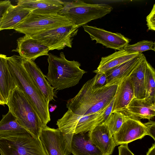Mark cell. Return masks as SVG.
I'll use <instances>...</instances> for the list:
<instances>
[{
  "label": "cell",
  "mask_w": 155,
  "mask_h": 155,
  "mask_svg": "<svg viewBox=\"0 0 155 155\" xmlns=\"http://www.w3.org/2000/svg\"><path fill=\"white\" fill-rule=\"evenodd\" d=\"M94 78L87 81L74 97L66 104L68 110L81 115L94 114L106 108L115 96L118 85L94 90Z\"/></svg>",
  "instance_id": "obj_1"
},
{
  "label": "cell",
  "mask_w": 155,
  "mask_h": 155,
  "mask_svg": "<svg viewBox=\"0 0 155 155\" xmlns=\"http://www.w3.org/2000/svg\"><path fill=\"white\" fill-rule=\"evenodd\" d=\"M22 58L14 55L7 58L9 70L17 85L31 104L43 123L50 121L49 102L33 83L24 68Z\"/></svg>",
  "instance_id": "obj_2"
},
{
  "label": "cell",
  "mask_w": 155,
  "mask_h": 155,
  "mask_svg": "<svg viewBox=\"0 0 155 155\" xmlns=\"http://www.w3.org/2000/svg\"><path fill=\"white\" fill-rule=\"evenodd\" d=\"M48 72L45 77L50 84L60 90L77 85L86 72L80 68L81 64L67 60L63 52L59 56L49 53Z\"/></svg>",
  "instance_id": "obj_3"
},
{
  "label": "cell",
  "mask_w": 155,
  "mask_h": 155,
  "mask_svg": "<svg viewBox=\"0 0 155 155\" xmlns=\"http://www.w3.org/2000/svg\"><path fill=\"white\" fill-rule=\"evenodd\" d=\"M6 105L9 111L31 135L39 139L45 125L23 91L17 85L11 91Z\"/></svg>",
  "instance_id": "obj_4"
},
{
  "label": "cell",
  "mask_w": 155,
  "mask_h": 155,
  "mask_svg": "<svg viewBox=\"0 0 155 155\" xmlns=\"http://www.w3.org/2000/svg\"><path fill=\"white\" fill-rule=\"evenodd\" d=\"M63 2V9L58 14L79 28L102 18L113 10L111 6L105 4H91L79 0Z\"/></svg>",
  "instance_id": "obj_5"
},
{
  "label": "cell",
  "mask_w": 155,
  "mask_h": 155,
  "mask_svg": "<svg viewBox=\"0 0 155 155\" xmlns=\"http://www.w3.org/2000/svg\"><path fill=\"white\" fill-rule=\"evenodd\" d=\"M73 24L58 14H41L31 12L14 28L25 35H30L41 31Z\"/></svg>",
  "instance_id": "obj_6"
},
{
  "label": "cell",
  "mask_w": 155,
  "mask_h": 155,
  "mask_svg": "<svg viewBox=\"0 0 155 155\" xmlns=\"http://www.w3.org/2000/svg\"><path fill=\"white\" fill-rule=\"evenodd\" d=\"M1 155H47L39 139L30 134L19 137H0Z\"/></svg>",
  "instance_id": "obj_7"
},
{
  "label": "cell",
  "mask_w": 155,
  "mask_h": 155,
  "mask_svg": "<svg viewBox=\"0 0 155 155\" xmlns=\"http://www.w3.org/2000/svg\"><path fill=\"white\" fill-rule=\"evenodd\" d=\"M106 108L98 112L87 115H77L68 110L61 118L57 120L58 129L67 134L88 132L103 123L102 115Z\"/></svg>",
  "instance_id": "obj_8"
},
{
  "label": "cell",
  "mask_w": 155,
  "mask_h": 155,
  "mask_svg": "<svg viewBox=\"0 0 155 155\" xmlns=\"http://www.w3.org/2000/svg\"><path fill=\"white\" fill-rule=\"evenodd\" d=\"M79 27L72 24L44 30L28 35L47 46L49 50H60L66 47L72 48L73 38Z\"/></svg>",
  "instance_id": "obj_9"
},
{
  "label": "cell",
  "mask_w": 155,
  "mask_h": 155,
  "mask_svg": "<svg viewBox=\"0 0 155 155\" xmlns=\"http://www.w3.org/2000/svg\"><path fill=\"white\" fill-rule=\"evenodd\" d=\"M73 134H65L46 125L43 127L39 139L47 155H69Z\"/></svg>",
  "instance_id": "obj_10"
},
{
  "label": "cell",
  "mask_w": 155,
  "mask_h": 155,
  "mask_svg": "<svg viewBox=\"0 0 155 155\" xmlns=\"http://www.w3.org/2000/svg\"><path fill=\"white\" fill-rule=\"evenodd\" d=\"M82 26L92 40H95L96 44H101L107 48L119 51L123 49L131 41L120 33H113L86 25Z\"/></svg>",
  "instance_id": "obj_11"
},
{
  "label": "cell",
  "mask_w": 155,
  "mask_h": 155,
  "mask_svg": "<svg viewBox=\"0 0 155 155\" xmlns=\"http://www.w3.org/2000/svg\"><path fill=\"white\" fill-rule=\"evenodd\" d=\"M147 135V127L140 120L128 116L119 129L113 136L116 146L127 144Z\"/></svg>",
  "instance_id": "obj_12"
},
{
  "label": "cell",
  "mask_w": 155,
  "mask_h": 155,
  "mask_svg": "<svg viewBox=\"0 0 155 155\" xmlns=\"http://www.w3.org/2000/svg\"><path fill=\"white\" fill-rule=\"evenodd\" d=\"M17 46L12 51L18 53L22 58L33 61L37 58L48 55V47L31 36L25 35L18 38Z\"/></svg>",
  "instance_id": "obj_13"
},
{
  "label": "cell",
  "mask_w": 155,
  "mask_h": 155,
  "mask_svg": "<svg viewBox=\"0 0 155 155\" xmlns=\"http://www.w3.org/2000/svg\"><path fill=\"white\" fill-rule=\"evenodd\" d=\"M22 64L32 81L49 102L54 100V88L41 69L32 61L22 58Z\"/></svg>",
  "instance_id": "obj_14"
},
{
  "label": "cell",
  "mask_w": 155,
  "mask_h": 155,
  "mask_svg": "<svg viewBox=\"0 0 155 155\" xmlns=\"http://www.w3.org/2000/svg\"><path fill=\"white\" fill-rule=\"evenodd\" d=\"M91 142L104 155H111L116 146L113 136L107 125L102 124L88 131Z\"/></svg>",
  "instance_id": "obj_15"
},
{
  "label": "cell",
  "mask_w": 155,
  "mask_h": 155,
  "mask_svg": "<svg viewBox=\"0 0 155 155\" xmlns=\"http://www.w3.org/2000/svg\"><path fill=\"white\" fill-rule=\"evenodd\" d=\"M117 111L139 120L141 119L150 120L155 115V103L145 98H134L126 107Z\"/></svg>",
  "instance_id": "obj_16"
},
{
  "label": "cell",
  "mask_w": 155,
  "mask_h": 155,
  "mask_svg": "<svg viewBox=\"0 0 155 155\" xmlns=\"http://www.w3.org/2000/svg\"><path fill=\"white\" fill-rule=\"evenodd\" d=\"M143 55L141 53L132 59L105 72L107 80L106 86L118 85L129 77L139 63Z\"/></svg>",
  "instance_id": "obj_17"
},
{
  "label": "cell",
  "mask_w": 155,
  "mask_h": 155,
  "mask_svg": "<svg viewBox=\"0 0 155 155\" xmlns=\"http://www.w3.org/2000/svg\"><path fill=\"white\" fill-rule=\"evenodd\" d=\"M64 2L60 0H19L17 4L32 12L41 14H58Z\"/></svg>",
  "instance_id": "obj_18"
},
{
  "label": "cell",
  "mask_w": 155,
  "mask_h": 155,
  "mask_svg": "<svg viewBox=\"0 0 155 155\" xmlns=\"http://www.w3.org/2000/svg\"><path fill=\"white\" fill-rule=\"evenodd\" d=\"M71 150L73 155H104L91 142L88 132L73 134Z\"/></svg>",
  "instance_id": "obj_19"
},
{
  "label": "cell",
  "mask_w": 155,
  "mask_h": 155,
  "mask_svg": "<svg viewBox=\"0 0 155 155\" xmlns=\"http://www.w3.org/2000/svg\"><path fill=\"white\" fill-rule=\"evenodd\" d=\"M140 53L129 52L124 49L116 51L112 54L102 57L98 67L93 72L96 74L105 73L132 59Z\"/></svg>",
  "instance_id": "obj_20"
},
{
  "label": "cell",
  "mask_w": 155,
  "mask_h": 155,
  "mask_svg": "<svg viewBox=\"0 0 155 155\" xmlns=\"http://www.w3.org/2000/svg\"><path fill=\"white\" fill-rule=\"evenodd\" d=\"M30 134L18 122L10 111L2 115L0 121V137H7L24 136Z\"/></svg>",
  "instance_id": "obj_21"
},
{
  "label": "cell",
  "mask_w": 155,
  "mask_h": 155,
  "mask_svg": "<svg viewBox=\"0 0 155 155\" xmlns=\"http://www.w3.org/2000/svg\"><path fill=\"white\" fill-rule=\"evenodd\" d=\"M147 62L143 54L139 63L129 77L136 98L144 99L146 97L145 75Z\"/></svg>",
  "instance_id": "obj_22"
},
{
  "label": "cell",
  "mask_w": 155,
  "mask_h": 155,
  "mask_svg": "<svg viewBox=\"0 0 155 155\" xmlns=\"http://www.w3.org/2000/svg\"><path fill=\"white\" fill-rule=\"evenodd\" d=\"M134 98L133 86L128 77L118 85L112 112L125 108Z\"/></svg>",
  "instance_id": "obj_23"
},
{
  "label": "cell",
  "mask_w": 155,
  "mask_h": 155,
  "mask_svg": "<svg viewBox=\"0 0 155 155\" xmlns=\"http://www.w3.org/2000/svg\"><path fill=\"white\" fill-rule=\"evenodd\" d=\"M31 12L17 4L12 5L4 15L0 25V31L14 28Z\"/></svg>",
  "instance_id": "obj_24"
},
{
  "label": "cell",
  "mask_w": 155,
  "mask_h": 155,
  "mask_svg": "<svg viewBox=\"0 0 155 155\" xmlns=\"http://www.w3.org/2000/svg\"><path fill=\"white\" fill-rule=\"evenodd\" d=\"M7 58L0 54V92L7 102L11 91L17 85L8 69Z\"/></svg>",
  "instance_id": "obj_25"
},
{
  "label": "cell",
  "mask_w": 155,
  "mask_h": 155,
  "mask_svg": "<svg viewBox=\"0 0 155 155\" xmlns=\"http://www.w3.org/2000/svg\"><path fill=\"white\" fill-rule=\"evenodd\" d=\"M145 98L155 103V71L147 62L145 75Z\"/></svg>",
  "instance_id": "obj_26"
},
{
  "label": "cell",
  "mask_w": 155,
  "mask_h": 155,
  "mask_svg": "<svg viewBox=\"0 0 155 155\" xmlns=\"http://www.w3.org/2000/svg\"><path fill=\"white\" fill-rule=\"evenodd\" d=\"M127 117V116L120 112L114 111L111 113L104 124L107 125L111 134L113 136L118 130Z\"/></svg>",
  "instance_id": "obj_27"
},
{
  "label": "cell",
  "mask_w": 155,
  "mask_h": 155,
  "mask_svg": "<svg viewBox=\"0 0 155 155\" xmlns=\"http://www.w3.org/2000/svg\"><path fill=\"white\" fill-rule=\"evenodd\" d=\"M123 49L130 53H140L149 50L155 51V42L151 41L143 40L133 45L128 44Z\"/></svg>",
  "instance_id": "obj_28"
},
{
  "label": "cell",
  "mask_w": 155,
  "mask_h": 155,
  "mask_svg": "<svg viewBox=\"0 0 155 155\" xmlns=\"http://www.w3.org/2000/svg\"><path fill=\"white\" fill-rule=\"evenodd\" d=\"M92 88L97 90L106 86L107 80L105 73H98L93 77Z\"/></svg>",
  "instance_id": "obj_29"
},
{
  "label": "cell",
  "mask_w": 155,
  "mask_h": 155,
  "mask_svg": "<svg viewBox=\"0 0 155 155\" xmlns=\"http://www.w3.org/2000/svg\"><path fill=\"white\" fill-rule=\"evenodd\" d=\"M147 25L148 30L154 31L155 30V4L153 7L150 13L146 17Z\"/></svg>",
  "instance_id": "obj_30"
},
{
  "label": "cell",
  "mask_w": 155,
  "mask_h": 155,
  "mask_svg": "<svg viewBox=\"0 0 155 155\" xmlns=\"http://www.w3.org/2000/svg\"><path fill=\"white\" fill-rule=\"evenodd\" d=\"M12 5L9 0L0 1V25L4 15Z\"/></svg>",
  "instance_id": "obj_31"
},
{
  "label": "cell",
  "mask_w": 155,
  "mask_h": 155,
  "mask_svg": "<svg viewBox=\"0 0 155 155\" xmlns=\"http://www.w3.org/2000/svg\"><path fill=\"white\" fill-rule=\"evenodd\" d=\"M149 120L148 122L144 123L147 127V135L150 136L155 140V122Z\"/></svg>",
  "instance_id": "obj_32"
},
{
  "label": "cell",
  "mask_w": 155,
  "mask_h": 155,
  "mask_svg": "<svg viewBox=\"0 0 155 155\" xmlns=\"http://www.w3.org/2000/svg\"><path fill=\"white\" fill-rule=\"evenodd\" d=\"M118 149L119 155H134L129 149L127 144L120 145Z\"/></svg>",
  "instance_id": "obj_33"
},
{
  "label": "cell",
  "mask_w": 155,
  "mask_h": 155,
  "mask_svg": "<svg viewBox=\"0 0 155 155\" xmlns=\"http://www.w3.org/2000/svg\"><path fill=\"white\" fill-rule=\"evenodd\" d=\"M146 155H155V144H153L152 147L149 149Z\"/></svg>",
  "instance_id": "obj_34"
},
{
  "label": "cell",
  "mask_w": 155,
  "mask_h": 155,
  "mask_svg": "<svg viewBox=\"0 0 155 155\" xmlns=\"http://www.w3.org/2000/svg\"><path fill=\"white\" fill-rule=\"evenodd\" d=\"M7 102L5 100L0 92V105H4L6 104Z\"/></svg>",
  "instance_id": "obj_35"
},
{
  "label": "cell",
  "mask_w": 155,
  "mask_h": 155,
  "mask_svg": "<svg viewBox=\"0 0 155 155\" xmlns=\"http://www.w3.org/2000/svg\"><path fill=\"white\" fill-rule=\"evenodd\" d=\"M57 106L56 105H54V106H51V108L49 110V112L50 111L52 112L54 110H55V108H56Z\"/></svg>",
  "instance_id": "obj_36"
}]
</instances>
